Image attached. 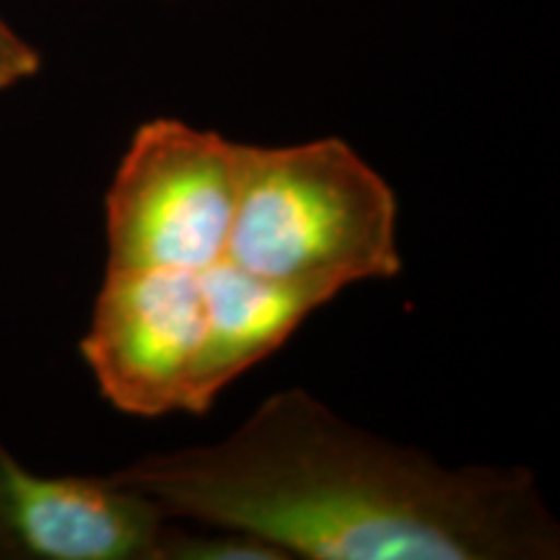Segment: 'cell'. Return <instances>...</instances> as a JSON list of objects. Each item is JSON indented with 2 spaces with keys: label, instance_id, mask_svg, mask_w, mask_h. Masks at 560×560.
<instances>
[{
  "label": "cell",
  "instance_id": "5b68a950",
  "mask_svg": "<svg viewBox=\"0 0 560 560\" xmlns=\"http://www.w3.org/2000/svg\"><path fill=\"white\" fill-rule=\"evenodd\" d=\"M170 524L115 472L45 478L0 444L3 560H156Z\"/></svg>",
  "mask_w": 560,
  "mask_h": 560
},
{
  "label": "cell",
  "instance_id": "277c9868",
  "mask_svg": "<svg viewBox=\"0 0 560 560\" xmlns=\"http://www.w3.org/2000/svg\"><path fill=\"white\" fill-rule=\"evenodd\" d=\"M202 335L200 272L107 268L81 353L112 408L156 418L185 410Z\"/></svg>",
  "mask_w": 560,
  "mask_h": 560
},
{
  "label": "cell",
  "instance_id": "6da1fadb",
  "mask_svg": "<svg viewBox=\"0 0 560 560\" xmlns=\"http://www.w3.org/2000/svg\"><path fill=\"white\" fill-rule=\"evenodd\" d=\"M117 478L170 520L244 532L306 560H556L532 470L444 467L348 423L301 387L219 444L140 457Z\"/></svg>",
  "mask_w": 560,
  "mask_h": 560
},
{
  "label": "cell",
  "instance_id": "ba28073f",
  "mask_svg": "<svg viewBox=\"0 0 560 560\" xmlns=\"http://www.w3.org/2000/svg\"><path fill=\"white\" fill-rule=\"evenodd\" d=\"M39 62V52L0 19V91L37 75Z\"/></svg>",
  "mask_w": 560,
  "mask_h": 560
},
{
  "label": "cell",
  "instance_id": "7a4b0ae2",
  "mask_svg": "<svg viewBox=\"0 0 560 560\" xmlns=\"http://www.w3.org/2000/svg\"><path fill=\"white\" fill-rule=\"evenodd\" d=\"M226 260L332 299L348 285L397 278L395 190L342 138L244 143Z\"/></svg>",
  "mask_w": 560,
  "mask_h": 560
},
{
  "label": "cell",
  "instance_id": "52a82bcc",
  "mask_svg": "<svg viewBox=\"0 0 560 560\" xmlns=\"http://www.w3.org/2000/svg\"><path fill=\"white\" fill-rule=\"evenodd\" d=\"M156 560H289L272 545L244 532L202 527L172 520Z\"/></svg>",
  "mask_w": 560,
  "mask_h": 560
},
{
  "label": "cell",
  "instance_id": "3957f363",
  "mask_svg": "<svg viewBox=\"0 0 560 560\" xmlns=\"http://www.w3.org/2000/svg\"><path fill=\"white\" fill-rule=\"evenodd\" d=\"M242 145L156 117L132 136L107 200V268L202 272L226 260Z\"/></svg>",
  "mask_w": 560,
  "mask_h": 560
},
{
  "label": "cell",
  "instance_id": "8992f818",
  "mask_svg": "<svg viewBox=\"0 0 560 560\" xmlns=\"http://www.w3.org/2000/svg\"><path fill=\"white\" fill-rule=\"evenodd\" d=\"M206 335L187 389L185 412L202 416L236 376L285 346L304 319L332 296L265 280L221 260L200 272Z\"/></svg>",
  "mask_w": 560,
  "mask_h": 560
}]
</instances>
